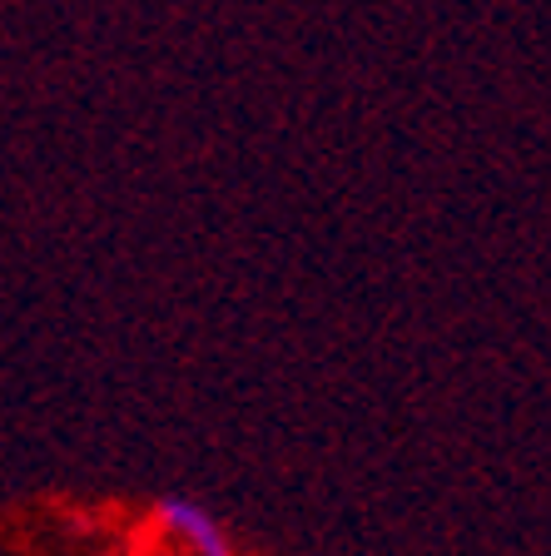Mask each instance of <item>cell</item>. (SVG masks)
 <instances>
[{
  "label": "cell",
  "mask_w": 551,
  "mask_h": 556,
  "mask_svg": "<svg viewBox=\"0 0 551 556\" xmlns=\"http://www.w3.org/2000/svg\"><path fill=\"white\" fill-rule=\"evenodd\" d=\"M154 517H160V527L170 536H179L184 546L195 556H234L229 546V532L214 521V511H204L199 502L189 497H164L160 507H154Z\"/></svg>",
  "instance_id": "1"
}]
</instances>
